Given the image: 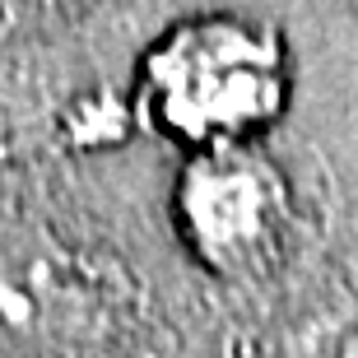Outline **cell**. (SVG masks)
<instances>
[{"label": "cell", "mask_w": 358, "mask_h": 358, "mask_svg": "<svg viewBox=\"0 0 358 358\" xmlns=\"http://www.w3.org/2000/svg\"><path fill=\"white\" fill-rule=\"evenodd\" d=\"M149 93L168 131L191 145L228 149L275 121L284 103V56L252 24L200 19L149 56Z\"/></svg>", "instance_id": "cell-1"}, {"label": "cell", "mask_w": 358, "mask_h": 358, "mask_svg": "<svg viewBox=\"0 0 358 358\" xmlns=\"http://www.w3.org/2000/svg\"><path fill=\"white\" fill-rule=\"evenodd\" d=\"M186 238L219 270L252 266L279 233V182L266 163L247 159L238 145L210 149L191 163L177 196Z\"/></svg>", "instance_id": "cell-2"}, {"label": "cell", "mask_w": 358, "mask_h": 358, "mask_svg": "<svg viewBox=\"0 0 358 358\" xmlns=\"http://www.w3.org/2000/svg\"><path fill=\"white\" fill-rule=\"evenodd\" d=\"M279 358H358V307L331 312L289 340Z\"/></svg>", "instance_id": "cell-3"}, {"label": "cell", "mask_w": 358, "mask_h": 358, "mask_svg": "<svg viewBox=\"0 0 358 358\" xmlns=\"http://www.w3.org/2000/svg\"><path fill=\"white\" fill-rule=\"evenodd\" d=\"M5 149H10V126H5V117H0V159H5Z\"/></svg>", "instance_id": "cell-4"}, {"label": "cell", "mask_w": 358, "mask_h": 358, "mask_svg": "<svg viewBox=\"0 0 358 358\" xmlns=\"http://www.w3.org/2000/svg\"><path fill=\"white\" fill-rule=\"evenodd\" d=\"M354 14H358V0H354Z\"/></svg>", "instance_id": "cell-5"}]
</instances>
